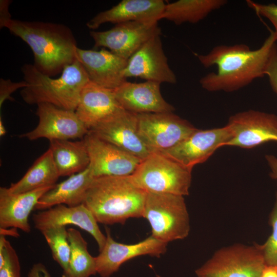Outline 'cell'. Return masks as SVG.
<instances>
[{
	"mask_svg": "<svg viewBox=\"0 0 277 277\" xmlns=\"http://www.w3.org/2000/svg\"><path fill=\"white\" fill-rule=\"evenodd\" d=\"M138 129L151 152L175 146L196 128L173 112L137 114Z\"/></svg>",
	"mask_w": 277,
	"mask_h": 277,
	"instance_id": "ba28073f",
	"label": "cell"
},
{
	"mask_svg": "<svg viewBox=\"0 0 277 277\" xmlns=\"http://www.w3.org/2000/svg\"><path fill=\"white\" fill-rule=\"evenodd\" d=\"M265 75L268 78L270 85L272 90L277 94V45L273 47L270 55Z\"/></svg>",
	"mask_w": 277,
	"mask_h": 277,
	"instance_id": "d6a6232c",
	"label": "cell"
},
{
	"mask_svg": "<svg viewBox=\"0 0 277 277\" xmlns=\"http://www.w3.org/2000/svg\"><path fill=\"white\" fill-rule=\"evenodd\" d=\"M27 277H51L46 267L42 263L34 264L28 272Z\"/></svg>",
	"mask_w": 277,
	"mask_h": 277,
	"instance_id": "836d02e7",
	"label": "cell"
},
{
	"mask_svg": "<svg viewBox=\"0 0 277 277\" xmlns=\"http://www.w3.org/2000/svg\"><path fill=\"white\" fill-rule=\"evenodd\" d=\"M55 185L18 194L10 193L7 188L1 187L0 229L15 228L30 232V213L42 195Z\"/></svg>",
	"mask_w": 277,
	"mask_h": 277,
	"instance_id": "7402d4cb",
	"label": "cell"
},
{
	"mask_svg": "<svg viewBox=\"0 0 277 277\" xmlns=\"http://www.w3.org/2000/svg\"><path fill=\"white\" fill-rule=\"evenodd\" d=\"M60 176L51 151L49 148L36 160L18 182L11 184L7 189L12 194L29 192L54 185Z\"/></svg>",
	"mask_w": 277,
	"mask_h": 277,
	"instance_id": "d4e9b609",
	"label": "cell"
},
{
	"mask_svg": "<svg viewBox=\"0 0 277 277\" xmlns=\"http://www.w3.org/2000/svg\"><path fill=\"white\" fill-rule=\"evenodd\" d=\"M248 6L257 14L268 19L274 28V32L277 37V5L262 4L251 1H247Z\"/></svg>",
	"mask_w": 277,
	"mask_h": 277,
	"instance_id": "4dcf8cb0",
	"label": "cell"
},
{
	"mask_svg": "<svg viewBox=\"0 0 277 277\" xmlns=\"http://www.w3.org/2000/svg\"><path fill=\"white\" fill-rule=\"evenodd\" d=\"M21 70L27 86L20 93L25 102L30 105L48 103L75 111L81 92L90 81L77 60L66 66L56 78L42 73L31 64H24Z\"/></svg>",
	"mask_w": 277,
	"mask_h": 277,
	"instance_id": "277c9868",
	"label": "cell"
},
{
	"mask_svg": "<svg viewBox=\"0 0 277 277\" xmlns=\"http://www.w3.org/2000/svg\"><path fill=\"white\" fill-rule=\"evenodd\" d=\"M89 34L94 48H108L115 54L128 60L145 42L161 34L158 22H128L117 24L103 31L92 30Z\"/></svg>",
	"mask_w": 277,
	"mask_h": 277,
	"instance_id": "9c48e42d",
	"label": "cell"
},
{
	"mask_svg": "<svg viewBox=\"0 0 277 277\" xmlns=\"http://www.w3.org/2000/svg\"><path fill=\"white\" fill-rule=\"evenodd\" d=\"M41 233L48 244L53 259L63 269H67L70 256V246L66 226H53L48 228Z\"/></svg>",
	"mask_w": 277,
	"mask_h": 277,
	"instance_id": "83f0119b",
	"label": "cell"
},
{
	"mask_svg": "<svg viewBox=\"0 0 277 277\" xmlns=\"http://www.w3.org/2000/svg\"><path fill=\"white\" fill-rule=\"evenodd\" d=\"M258 244L223 248L195 271L197 277H260L265 266Z\"/></svg>",
	"mask_w": 277,
	"mask_h": 277,
	"instance_id": "52a82bcc",
	"label": "cell"
},
{
	"mask_svg": "<svg viewBox=\"0 0 277 277\" xmlns=\"http://www.w3.org/2000/svg\"><path fill=\"white\" fill-rule=\"evenodd\" d=\"M146 195L130 176H101L94 178L83 204L99 223L124 224L129 218L143 216Z\"/></svg>",
	"mask_w": 277,
	"mask_h": 277,
	"instance_id": "3957f363",
	"label": "cell"
},
{
	"mask_svg": "<svg viewBox=\"0 0 277 277\" xmlns=\"http://www.w3.org/2000/svg\"><path fill=\"white\" fill-rule=\"evenodd\" d=\"M3 28L24 41L31 49L33 65L53 77L76 60V39L71 29L63 24L11 19Z\"/></svg>",
	"mask_w": 277,
	"mask_h": 277,
	"instance_id": "7a4b0ae2",
	"label": "cell"
},
{
	"mask_svg": "<svg viewBox=\"0 0 277 277\" xmlns=\"http://www.w3.org/2000/svg\"><path fill=\"white\" fill-rule=\"evenodd\" d=\"M167 245L152 235L133 244L120 243L113 239L107 228L105 244L95 257L97 273L101 277H110L123 263L135 257L149 255L159 258L166 252Z\"/></svg>",
	"mask_w": 277,
	"mask_h": 277,
	"instance_id": "2e32d148",
	"label": "cell"
},
{
	"mask_svg": "<svg viewBox=\"0 0 277 277\" xmlns=\"http://www.w3.org/2000/svg\"><path fill=\"white\" fill-rule=\"evenodd\" d=\"M165 5L163 0H123L110 9L97 13L86 26L94 30L107 23L158 22L162 19Z\"/></svg>",
	"mask_w": 277,
	"mask_h": 277,
	"instance_id": "ffe728a7",
	"label": "cell"
},
{
	"mask_svg": "<svg viewBox=\"0 0 277 277\" xmlns=\"http://www.w3.org/2000/svg\"><path fill=\"white\" fill-rule=\"evenodd\" d=\"M232 137L225 146L252 148L269 142H277V115L248 110L231 116L227 124Z\"/></svg>",
	"mask_w": 277,
	"mask_h": 277,
	"instance_id": "8fae6325",
	"label": "cell"
},
{
	"mask_svg": "<svg viewBox=\"0 0 277 277\" xmlns=\"http://www.w3.org/2000/svg\"><path fill=\"white\" fill-rule=\"evenodd\" d=\"M76 58L83 65L90 81L102 87L114 90L127 81L124 70L127 60L105 48L97 51L78 47Z\"/></svg>",
	"mask_w": 277,
	"mask_h": 277,
	"instance_id": "ac0fdd59",
	"label": "cell"
},
{
	"mask_svg": "<svg viewBox=\"0 0 277 277\" xmlns=\"http://www.w3.org/2000/svg\"><path fill=\"white\" fill-rule=\"evenodd\" d=\"M89 131L141 160L152 153L140 134L137 114L124 109L101 122Z\"/></svg>",
	"mask_w": 277,
	"mask_h": 277,
	"instance_id": "4fadbf2b",
	"label": "cell"
},
{
	"mask_svg": "<svg viewBox=\"0 0 277 277\" xmlns=\"http://www.w3.org/2000/svg\"><path fill=\"white\" fill-rule=\"evenodd\" d=\"M142 217L149 223L151 235L164 242L184 239L189 234V216L184 196L146 193Z\"/></svg>",
	"mask_w": 277,
	"mask_h": 277,
	"instance_id": "8992f818",
	"label": "cell"
},
{
	"mask_svg": "<svg viewBox=\"0 0 277 277\" xmlns=\"http://www.w3.org/2000/svg\"><path fill=\"white\" fill-rule=\"evenodd\" d=\"M123 109L114 95L113 90L90 81L81 92L75 112L89 130Z\"/></svg>",
	"mask_w": 277,
	"mask_h": 277,
	"instance_id": "44dd1931",
	"label": "cell"
},
{
	"mask_svg": "<svg viewBox=\"0 0 277 277\" xmlns=\"http://www.w3.org/2000/svg\"><path fill=\"white\" fill-rule=\"evenodd\" d=\"M269 222L272 227V233L263 244L259 245L265 264L277 267V193Z\"/></svg>",
	"mask_w": 277,
	"mask_h": 277,
	"instance_id": "f546056e",
	"label": "cell"
},
{
	"mask_svg": "<svg viewBox=\"0 0 277 277\" xmlns=\"http://www.w3.org/2000/svg\"><path fill=\"white\" fill-rule=\"evenodd\" d=\"M9 232L4 231L2 230H0L1 231V235H13L14 236H17L18 235V233L16 230V228H12L11 230H7Z\"/></svg>",
	"mask_w": 277,
	"mask_h": 277,
	"instance_id": "74e56055",
	"label": "cell"
},
{
	"mask_svg": "<svg viewBox=\"0 0 277 277\" xmlns=\"http://www.w3.org/2000/svg\"><path fill=\"white\" fill-rule=\"evenodd\" d=\"M49 141V148L60 176H70L89 166L90 158L83 140Z\"/></svg>",
	"mask_w": 277,
	"mask_h": 277,
	"instance_id": "cb8c5ba5",
	"label": "cell"
},
{
	"mask_svg": "<svg viewBox=\"0 0 277 277\" xmlns=\"http://www.w3.org/2000/svg\"><path fill=\"white\" fill-rule=\"evenodd\" d=\"M94 178L88 166L84 170L55 184L42 195L34 209L45 210L60 204L73 207L83 204L86 192Z\"/></svg>",
	"mask_w": 277,
	"mask_h": 277,
	"instance_id": "603a6c76",
	"label": "cell"
},
{
	"mask_svg": "<svg viewBox=\"0 0 277 277\" xmlns=\"http://www.w3.org/2000/svg\"><path fill=\"white\" fill-rule=\"evenodd\" d=\"M192 170L154 152L142 160L130 176L134 184L146 193L185 196L189 194Z\"/></svg>",
	"mask_w": 277,
	"mask_h": 277,
	"instance_id": "5b68a950",
	"label": "cell"
},
{
	"mask_svg": "<svg viewBox=\"0 0 277 277\" xmlns=\"http://www.w3.org/2000/svg\"><path fill=\"white\" fill-rule=\"evenodd\" d=\"M6 133V130L3 124V121H2V118H0V135L1 136H4Z\"/></svg>",
	"mask_w": 277,
	"mask_h": 277,
	"instance_id": "f35d334b",
	"label": "cell"
},
{
	"mask_svg": "<svg viewBox=\"0 0 277 277\" xmlns=\"http://www.w3.org/2000/svg\"><path fill=\"white\" fill-rule=\"evenodd\" d=\"M37 106V125L32 131L21 134L19 137L31 141L41 138L49 141L83 140L88 133L89 129L75 111L62 109L48 103H41Z\"/></svg>",
	"mask_w": 277,
	"mask_h": 277,
	"instance_id": "30bf717a",
	"label": "cell"
},
{
	"mask_svg": "<svg viewBox=\"0 0 277 277\" xmlns=\"http://www.w3.org/2000/svg\"><path fill=\"white\" fill-rule=\"evenodd\" d=\"M161 84L153 81L135 83L124 82L113 90L122 107L136 113L171 112L174 107L163 97Z\"/></svg>",
	"mask_w": 277,
	"mask_h": 277,
	"instance_id": "d6986e66",
	"label": "cell"
},
{
	"mask_svg": "<svg viewBox=\"0 0 277 277\" xmlns=\"http://www.w3.org/2000/svg\"><path fill=\"white\" fill-rule=\"evenodd\" d=\"M161 35L152 36L128 60L124 76L140 77L146 81L175 84L176 76L169 66Z\"/></svg>",
	"mask_w": 277,
	"mask_h": 277,
	"instance_id": "9a60e30c",
	"label": "cell"
},
{
	"mask_svg": "<svg viewBox=\"0 0 277 277\" xmlns=\"http://www.w3.org/2000/svg\"><path fill=\"white\" fill-rule=\"evenodd\" d=\"M32 219L34 227L41 232L51 227L73 225L90 233L96 242L100 251L105 244L106 236L101 231L91 211L83 204L73 207L57 205L34 214Z\"/></svg>",
	"mask_w": 277,
	"mask_h": 277,
	"instance_id": "e0dca14e",
	"label": "cell"
},
{
	"mask_svg": "<svg viewBox=\"0 0 277 277\" xmlns=\"http://www.w3.org/2000/svg\"><path fill=\"white\" fill-rule=\"evenodd\" d=\"M231 137L228 125L210 129H196L175 146L158 152L192 169L195 165L207 161L216 149L225 146Z\"/></svg>",
	"mask_w": 277,
	"mask_h": 277,
	"instance_id": "7c38bea8",
	"label": "cell"
},
{
	"mask_svg": "<svg viewBox=\"0 0 277 277\" xmlns=\"http://www.w3.org/2000/svg\"><path fill=\"white\" fill-rule=\"evenodd\" d=\"M89 158V167L95 178L127 176L136 170L142 160L90 132L83 139Z\"/></svg>",
	"mask_w": 277,
	"mask_h": 277,
	"instance_id": "5bb4252c",
	"label": "cell"
},
{
	"mask_svg": "<svg viewBox=\"0 0 277 277\" xmlns=\"http://www.w3.org/2000/svg\"><path fill=\"white\" fill-rule=\"evenodd\" d=\"M0 277H21V266L18 256L11 243L4 235L0 236Z\"/></svg>",
	"mask_w": 277,
	"mask_h": 277,
	"instance_id": "f1b7e54d",
	"label": "cell"
},
{
	"mask_svg": "<svg viewBox=\"0 0 277 277\" xmlns=\"http://www.w3.org/2000/svg\"><path fill=\"white\" fill-rule=\"evenodd\" d=\"M71 252L67 269L62 277H90L97 273L95 257L89 252L87 243L81 232L73 228L67 229Z\"/></svg>",
	"mask_w": 277,
	"mask_h": 277,
	"instance_id": "4316f807",
	"label": "cell"
},
{
	"mask_svg": "<svg viewBox=\"0 0 277 277\" xmlns=\"http://www.w3.org/2000/svg\"><path fill=\"white\" fill-rule=\"evenodd\" d=\"M27 86L25 81L13 82L9 79H0V108L4 102L7 100L13 101L12 94L19 88H23Z\"/></svg>",
	"mask_w": 277,
	"mask_h": 277,
	"instance_id": "1f68e13d",
	"label": "cell"
},
{
	"mask_svg": "<svg viewBox=\"0 0 277 277\" xmlns=\"http://www.w3.org/2000/svg\"><path fill=\"white\" fill-rule=\"evenodd\" d=\"M260 277H277V267L265 265Z\"/></svg>",
	"mask_w": 277,
	"mask_h": 277,
	"instance_id": "8d00e7d4",
	"label": "cell"
},
{
	"mask_svg": "<svg viewBox=\"0 0 277 277\" xmlns=\"http://www.w3.org/2000/svg\"><path fill=\"white\" fill-rule=\"evenodd\" d=\"M227 3L226 0H179L166 4L162 19L176 25L195 24Z\"/></svg>",
	"mask_w": 277,
	"mask_h": 277,
	"instance_id": "484cf974",
	"label": "cell"
},
{
	"mask_svg": "<svg viewBox=\"0 0 277 277\" xmlns=\"http://www.w3.org/2000/svg\"><path fill=\"white\" fill-rule=\"evenodd\" d=\"M265 158L271 170L270 176L277 180V157L271 154H267Z\"/></svg>",
	"mask_w": 277,
	"mask_h": 277,
	"instance_id": "d590c367",
	"label": "cell"
},
{
	"mask_svg": "<svg viewBox=\"0 0 277 277\" xmlns=\"http://www.w3.org/2000/svg\"><path fill=\"white\" fill-rule=\"evenodd\" d=\"M277 37L273 31L256 50L244 44L221 45L208 53L197 54L205 68L216 66V72H210L200 80L202 87L209 92H232L265 75L266 67Z\"/></svg>",
	"mask_w": 277,
	"mask_h": 277,
	"instance_id": "6da1fadb",
	"label": "cell"
},
{
	"mask_svg": "<svg viewBox=\"0 0 277 277\" xmlns=\"http://www.w3.org/2000/svg\"><path fill=\"white\" fill-rule=\"evenodd\" d=\"M11 3L10 0L0 1V28H3L4 24L12 19L9 11V7Z\"/></svg>",
	"mask_w": 277,
	"mask_h": 277,
	"instance_id": "e575fe53",
	"label": "cell"
}]
</instances>
